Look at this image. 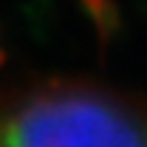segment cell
I'll return each instance as SVG.
<instances>
[{
  "label": "cell",
  "mask_w": 147,
  "mask_h": 147,
  "mask_svg": "<svg viewBox=\"0 0 147 147\" xmlns=\"http://www.w3.org/2000/svg\"><path fill=\"white\" fill-rule=\"evenodd\" d=\"M0 147H147V99L76 76L0 88Z\"/></svg>",
  "instance_id": "6da1fadb"
}]
</instances>
